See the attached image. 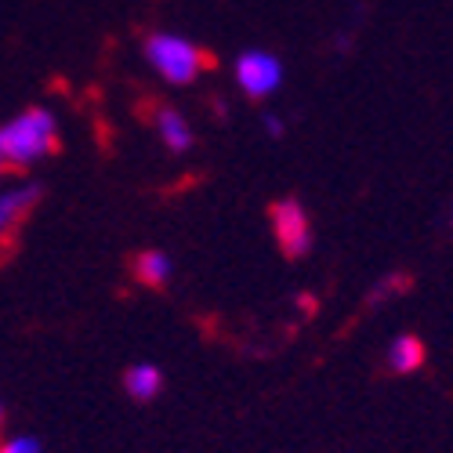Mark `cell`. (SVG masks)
<instances>
[{
	"label": "cell",
	"mask_w": 453,
	"mask_h": 453,
	"mask_svg": "<svg viewBox=\"0 0 453 453\" xmlns=\"http://www.w3.org/2000/svg\"><path fill=\"white\" fill-rule=\"evenodd\" d=\"M58 149V120L51 109L33 105L0 124V160L8 167H33Z\"/></svg>",
	"instance_id": "1"
},
{
	"label": "cell",
	"mask_w": 453,
	"mask_h": 453,
	"mask_svg": "<svg viewBox=\"0 0 453 453\" xmlns=\"http://www.w3.org/2000/svg\"><path fill=\"white\" fill-rule=\"evenodd\" d=\"M145 62L153 65L167 84H193L207 65V55L178 33H149L145 36Z\"/></svg>",
	"instance_id": "2"
},
{
	"label": "cell",
	"mask_w": 453,
	"mask_h": 453,
	"mask_svg": "<svg viewBox=\"0 0 453 453\" xmlns=\"http://www.w3.org/2000/svg\"><path fill=\"white\" fill-rule=\"evenodd\" d=\"M236 84L247 98L261 102V98H273L283 88V58L265 51V48H247L236 58Z\"/></svg>",
	"instance_id": "3"
},
{
	"label": "cell",
	"mask_w": 453,
	"mask_h": 453,
	"mask_svg": "<svg viewBox=\"0 0 453 453\" xmlns=\"http://www.w3.org/2000/svg\"><path fill=\"white\" fill-rule=\"evenodd\" d=\"M273 233H276V243L287 257H305L312 250V221H309V211L301 207L297 200H280L273 203Z\"/></svg>",
	"instance_id": "4"
},
{
	"label": "cell",
	"mask_w": 453,
	"mask_h": 453,
	"mask_svg": "<svg viewBox=\"0 0 453 453\" xmlns=\"http://www.w3.org/2000/svg\"><path fill=\"white\" fill-rule=\"evenodd\" d=\"M36 200H41V185H33V181H15L0 188V236L15 233V225L29 214Z\"/></svg>",
	"instance_id": "5"
},
{
	"label": "cell",
	"mask_w": 453,
	"mask_h": 453,
	"mask_svg": "<svg viewBox=\"0 0 453 453\" xmlns=\"http://www.w3.org/2000/svg\"><path fill=\"white\" fill-rule=\"evenodd\" d=\"M124 392L138 403H149L164 392V370L157 363H134L124 373Z\"/></svg>",
	"instance_id": "6"
},
{
	"label": "cell",
	"mask_w": 453,
	"mask_h": 453,
	"mask_svg": "<svg viewBox=\"0 0 453 453\" xmlns=\"http://www.w3.org/2000/svg\"><path fill=\"white\" fill-rule=\"evenodd\" d=\"M157 134L171 153H185V149L193 145V127H188V120L178 109H160L157 112Z\"/></svg>",
	"instance_id": "7"
},
{
	"label": "cell",
	"mask_w": 453,
	"mask_h": 453,
	"mask_svg": "<svg viewBox=\"0 0 453 453\" xmlns=\"http://www.w3.org/2000/svg\"><path fill=\"white\" fill-rule=\"evenodd\" d=\"M425 363V342L418 334H399L392 337V345H388V366L395 373H413Z\"/></svg>",
	"instance_id": "8"
},
{
	"label": "cell",
	"mask_w": 453,
	"mask_h": 453,
	"mask_svg": "<svg viewBox=\"0 0 453 453\" xmlns=\"http://www.w3.org/2000/svg\"><path fill=\"white\" fill-rule=\"evenodd\" d=\"M171 273H174V265H171V257L164 250H142L138 261H134V276L145 287H153V290L167 287L171 283Z\"/></svg>",
	"instance_id": "9"
},
{
	"label": "cell",
	"mask_w": 453,
	"mask_h": 453,
	"mask_svg": "<svg viewBox=\"0 0 453 453\" xmlns=\"http://www.w3.org/2000/svg\"><path fill=\"white\" fill-rule=\"evenodd\" d=\"M0 453H41V442H36L33 435H15V439H8L4 446H0Z\"/></svg>",
	"instance_id": "10"
},
{
	"label": "cell",
	"mask_w": 453,
	"mask_h": 453,
	"mask_svg": "<svg viewBox=\"0 0 453 453\" xmlns=\"http://www.w3.org/2000/svg\"><path fill=\"white\" fill-rule=\"evenodd\" d=\"M265 131L276 134V138H283V120L280 117H265Z\"/></svg>",
	"instance_id": "11"
},
{
	"label": "cell",
	"mask_w": 453,
	"mask_h": 453,
	"mask_svg": "<svg viewBox=\"0 0 453 453\" xmlns=\"http://www.w3.org/2000/svg\"><path fill=\"white\" fill-rule=\"evenodd\" d=\"M4 171H8V164H4V160H0V174H4Z\"/></svg>",
	"instance_id": "12"
},
{
	"label": "cell",
	"mask_w": 453,
	"mask_h": 453,
	"mask_svg": "<svg viewBox=\"0 0 453 453\" xmlns=\"http://www.w3.org/2000/svg\"><path fill=\"white\" fill-rule=\"evenodd\" d=\"M0 421H4V406H0Z\"/></svg>",
	"instance_id": "13"
}]
</instances>
